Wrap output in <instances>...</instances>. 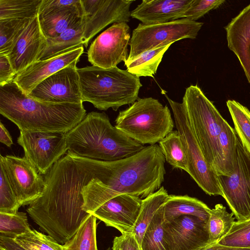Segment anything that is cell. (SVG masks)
Segmentation results:
<instances>
[{"label": "cell", "mask_w": 250, "mask_h": 250, "mask_svg": "<svg viewBox=\"0 0 250 250\" xmlns=\"http://www.w3.org/2000/svg\"><path fill=\"white\" fill-rule=\"evenodd\" d=\"M0 142L8 147H10L13 144L9 132L1 122H0Z\"/></svg>", "instance_id": "obj_43"}, {"label": "cell", "mask_w": 250, "mask_h": 250, "mask_svg": "<svg viewBox=\"0 0 250 250\" xmlns=\"http://www.w3.org/2000/svg\"><path fill=\"white\" fill-rule=\"evenodd\" d=\"M83 30L81 19L56 37L48 38L40 60L52 58L71 48L83 46Z\"/></svg>", "instance_id": "obj_24"}, {"label": "cell", "mask_w": 250, "mask_h": 250, "mask_svg": "<svg viewBox=\"0 0 250 250\" xmlns=\"http://www.w3.org/2000/svg\"><path fill=\"white\" fill-rule=\"evenodd\" d=\"M224 0H192L188 8L180 14L178 20L186 18L196 21L209 11L219 7Z\"/></svg>", "instance_id": "obj_39"}, {"label": "cell", "mask_w": 250, "mask_h": 250, "mask_svg": "<svg viewBox=\"0 0 250 250\" xmlns=\"http://www.w3.org/2000/svg\"><path fill=\"white\" fill-rule=\"evenodd\" d=\"M166 161L173 168L188 172V162L185 147L178 131L170 132L159 141Z\"/></svg>", "instance_id": "obj_29"}, {"label": "cell", "mask_w": 250, "mask_h": 250, "mask_svg": "<svg viewBox=\"0 0 250 250\" xmlns=\"http://www.w3.org/2000/svg\"><path fill=\"white\" fill-rule=\"evenodd\" d=\"M163 205L155 214L144 234L141 245L142 250H171L164 228Z\"/></svg>", "instance_id": "obj_31"}, {"label": "cell", "mask_w": 250, "mask_h": 250, "mask_svg": "<svg viewBox=\"0 0 250 250\" xmlns=\"http://www.w3.org/2000/svg\"><path fill=\"white\" fill-rule=\"evenodd\" d=\"M0 113L20 131L66 133L86 115L83 104H55L25 94L13 80L0 85Z\"/></svg>", "instance_id": "obj_3"}, {"label": "cell", "mask_w": 250, "mask_h": 250, "mask_svg": "<svg viewBox=\"0 0 250 250\" xmlns=\"http://www.w3.org/2000/svg\"><path fill=\"white\" fill-rule=\"evenodd\" d=\"M32 19L0 20V54L10 52Z\"/></svg>", "instance_id": "obj_33"}, {"label": "cell", "mask_w": 250, "mask_h": 250, "mask_svg": "<svg viewBox=\"0 0 250 250\" xmlns=\"http://www.w3.org/2000/svg\"><path fill=\"white\" fill-rule=\"evenodd\" d=\"M46 41L38 16L32 19L7 55L16 75L40 60Z\"/></svg>", "instance_id": "obj_20"}, {"label": "cell", "mask_w": 250, "mask_h": 250, "mask_svg": "<svg viewBox=\"0 0 250 250\" xmlns=\"http://www.w3.org/2000/svg\"><path fill=\"white\" fill-rule=\"evenodd\" d=\"M222 197L238 221L250 218V152L237 135L235 167L229 176L217 175Z\"/></svg>", "instance_id": "obj_10"}, {"label": "cell", "mask_w": 250, "mask_h": 250, "mask_svg": "<svg viewBox=\"0 0 250 250\" xmlns=\"http://www.w3.org/2000/svg\"><path fill=\"white\" fill-rule=\"evenodd\" d=\"M225 29L228 47L238 59L250 84V3Z\"/></svg>", "instance_id": "obj_21"}, {"label": "cell", "mask_w": 250, "mask_h": 250, "mask_svg": "<svg viewBox=\"0 0 250 250\" xmlns=\"http://www.w3.org/2000/svg\"><path fill=\"white\" fill-rule=\"evenodd\" d=\"M237 134L235 130L224 120L218 136L223 158V175H231L235 167Z\"/></svg>", "instance_id": "obj_32"}, {"label": "cell", "mask_w": 250, "mask_h": 250, "mask_svg": "<svg viewBox=\"0 0 250 250\" xmlns=\"http://www.w3.org/2000/svg\"><path fill=\"white\" fill-rule=\"evenodd\" d=\"M0 250H26L14 239L0 236Z\"/></svg>", "instance_id": "obj_42"}, {"label": "cell", "mask_w": 250, "mask_h": 250, "mask_svg": "<svg viewBox=\"0 0 250 250\" xmlns=\"http://www.w3.org/2000/svg\"><path fill=\"white\" fill-rule=\"evenodd\" d=\"M0 166L9 179L21 206L29 205L42 194L44 177L25 157L0 155Z\"/></svg>", "instance_id": "obj_14"}, {"label": "cell", "mask_w": 250, "mask_h": 250, "mask_svg": "<svg viewBox=\"0 0 250 250\" xmlns=\"http://www.w3.org/2000/svg\"><path fill=\"white\" fill-rule=\"evenodd\" d=\"M68 151L79 157L111 162L133 155L145 148L113 126L104 112L86 114L65 133Z\"/></svg>", "instance_id": "obj_4"}, {"label": "cell", "mask_w": 250, "mask_h": 250, "mask_svg": "<svg viewBox=\"0 0 250 250\" xmlns=\"http://www.w3.org/2000/svg\"><path fill=\"white\" fill-rule=\"evenodd\" d=\"M171 44L147 51L135 59L125 62L127 70L138 77H153L163 56Z\"/></svg>", "instance_id": "obj_26"}, {"label": "cell", "mask_w": 250, "mask_h": 250, "mask_svg": "<svg viewBox=\"0 0 250 250\" xmlns=\"http://www.w3.org/2000/svg\"><path fill=\"white\" fill-rule=\"evenodd\" d=\"M198 250H250V248H237L220 245L217 243L208 245Z\"/></svg>", "instance_id": "obj_44"}, {"label": "cell", "mask_w": 250, "mask_h": 250, "mask_svg": "<svg viewBox=\"0 0 250 250\" xmlns=\"http://www.w3.org/2000/svg\"><path fill=\"white\" fill-rule=\"evenodd\" d=\"M42 0H0V20L33 19Z\"/></svg>", "instance_id": "obj_30"}, {"label": "cell", "mask_w": 250, "mask_h": 250, "mask_svg": "<svg viewBox=\"0 0 250 250\" xmlns=\"http://www.w3.org/2000/svg\"><path fill=\"white\" fill-rule=\"evenodd\" d=\"M192 0H143L131 11L130 17L146 25L166 23L178 20Z\"/></svg>", "instance_id": "obj_22"}, {"label": "cell", "mask_w": 250, "mask_h": 250, "mask_svg": "<svg viewBox=\"0 0 250 250\" xmlns=\"http://www.w3.org/2000/svg\"><path fill=\"white\" fill-rule=\"evenodd\" d=\"M14 240L26 250H64L59 244L49 235L32 229Z\"/></svg>", "instance_id": "obj_36"}, {"label": "cell", "mask_w": 250, "mask_h": 250, "mask_svg": "<svg viewBox=\"0 0 250 250\" xmlns=\"http://www.w3.org/2000/svg\"><path fill=\"white\" fill-rule=\"evenodd\" d=\"M166 159L159 145L145 147L129 157L105 161L104 176L92 179L82 189L83 208L92 213L121 194L142 199L157 191L164 181Z\"/></svg>", "instance_id": "obj_2"}, {"label": "cell", "mask_w": 250, "mask_h": 250, "mask_svg": "<svg viewBox=\"0 0 250 250\" xmlns=\"http://www.w3.org/2000/svg\"><path fill=\"white\" fill-rule=\"evenodd\" d=\"M83 15L81 0H42L39 21L46 39L59 36Z\"/></svg>", "instance_id": "obj_17"}, {"label": "cell", "mask_w": 250, "mask_h": 250, "mask_svg": "<svg viewBox=\"0 0 250 250\" xmlns=\"http://www.w3.org/2000/svg\"><path fill=\"white\" fill-rule=\"evenodd\" d=\"M183 102L191 127L206 161L217 175H224L218 136L225 119L197 85L187 88Z\"/></svg>", "instance_id": "obj_6"}, {"label": "cell", "mask_w": 250, "mask_h": 250, "mask_svg": "<svg viewBox=\"0 0 250 250\" xmlns=\"http://www.w3.org/2000/svg\"><path fill=\"white\" fill-rule=\"evenodd\" d=\"M112 250H142L141 246L132 233H124L114 238Z\"/></svg>", "instance_id": "obj_40"}, {"label": "cell", "mask_w": 250, "mask_h": 250, "mask_svg": "<svg viewBox=\"0 0 250 250\" xmlns=\"http://www.w3.org/2000/svg\"><path fill=\"white\" fill-rule=\"evenodd\" d=\"M27 95L46 103L83 104L76 65L65 67L45 79Z\"/></svg>", "instance_id": "obj_15"}, {"label": "cell", "mask_w": 250, "mask_h": 250, "mask_svg": "<svg viewBox=\"0 0 250 250\" xmlns=\"http://www.w3.org/2000/svg\"><path fill=\"white\" fill-rule=\"evenodd\" d=\"M77 72L83 102H89L99 110L111 108L117 111L139 98L142 86L140 78L127 70L92 65L77 68Z\"/></svg>", "instance_id": "obj_5"}, {"label": "cell", "mask_w": 250, "mask_h": 250, "mask_svg": "<svg viewBox=\"0 0 250 250\" xmlns=\"http://www.w3.org/2000/svg\"><path fill=\"white\" fill-rule=\"evenodd\" d=\"M203 23L183 18L155 24H139L133 30L129 45L130 51L125 62L143 53L184 39H194Z\"/></svg>", "instance_id": "obj_9"}, {"label": "cell", "mask_w": 250, "mask_h": 250, "mask_svg": "<svg viewBox=\"0 0 250 250\" xmlns=\"http://www.w3.org/2000/svg\"><path fill=\"white\" fill-rule=\"evenodd\" d=\"M83 53V46L75 47L47 59L39 60L17 74L13 81L26 95L42 81L70 65H76Z\"/></svg>", "instance_id": "obj_18"}, {"label": "cell", "mask_w": 250, "mask_h": 250, "mask_svg": "<svg viewBox=\"0 0 250 250\" xmlns=\"http://www.w3.org/2000/svg\"><path fill=\"white\" fill-rule=\"evenodd\" d=\"M130 28L127 22L113 23L91 43L87 51L88 61L92 65L103 68L117 66L128 57Z\"/></svg>", "instance_id": "obj_12"}, {"label": "cell", "mask_w": 250, "mask_h": 250, "mask_svg": "<svg viewBox=\"0 0 250 250\" xmlns=\"http://www.w3.org/2000/svg\"></svg>", "instance_id": "obj_45"}, {"label": "cell", "mask_w": 250, "mask_h": 250, "mask_svg": "<svg viewBox=\"0 0 250 250\" xmlns=\"http://www.w3.org/2000/svg\"><path fill=\"white\" fill-rule=\"evenodd\" d=\"M168 195L167 190L161 187L157 191L142 199L140 211L132 232L140 246L148 226Z\"/></svg>", "instance_id": "obj_25"}, {"label": "cell", "mask_w": 250, "mask_h": 250, "mask_svg": "<svg viewBox=\"0 0 250 250\" xmlns=\"http://www.w3.org/2000/svg\"><path fill=\"white\" fill-rule=\"evenodd\" d=\"M237 248H250V218L235 221L228 233L217 243Z\"/></svg>", "instance_id": "obj_37"}, {"label": "cell", "mask_w": 250, "mask_h": 250, "mask_svg": "<svg viewBox=\"0 0 250 250\" xmlns=\"http://www.w3.org/2000/svg\"><path fill=\"white\" fill-rule=\"evenodd\" d=\"M104 164L67 151L45 175L42 194L26 211L40 229L59 244L68 241L90 214L83 209L82 191L92 179H102Z\"/></svg>", "instance_id": "obj_1"}, {"label": "cell", "mask_w": 250, "mask_h": 250, "mask_svg": "<svg viewBox=\"0 0 250 250\" xmlns=\"http://www.w3.org/2000/svg\"><path fill=\"white\" fill-rule=\"evenodd\" d=\"M227 105L237 134L250 152V111L235 100H228Z\"/></svg>", "instance_id": "obj_34"}, {"label": "cell", "mask_w": 250, "mask_h": 250, "mask_svg": "<svg viewBox=\"0 0 250 250\" xmlns=\"http://www.w3.org/2000/svg\"><path fill=\"white\" fill-rule=\"evenodd\" d=\"M139 197L121 194L106 202L92 213L106 226L122 234L133 232L142 205Z\"/></svg>", "instance_id": "obj_19"}, {"label": "cell", "mask_w": 250, "mask_h": 250, "mask_svg": "<svg viewBox=\"0 0 250 250\" xmlns=\"http://www.w3.org/2000/svg\"><path fill=\"white\" fill-rule=\"evenodd\" d=\"M17 142L24 157L43 175L68 151L63 133L20 131Z\"/></svg>", "instance_id": "obj_11"}, {"label": "cell", "mask_w": 250, "mask_h": 250, "mask_svg": "<svg viewBox=\"0 0 250 250\" xmlns=\"http://www.w3.org/2000/svg\"><path fill=\"white\" fill-rule=\"evenodd\" d=\"M233 215L232 212H228L221 204L210 209L207 221L209 245L217 243L228 233L235 222Z\"/></svg>", "instance_id": "obj_27"}, {"label": "cell", "mask_w": 250, "mask_h": 250, "mask_svg": "<svg viewBox=\"0 0 250 250\" xmlns=\"http://www.w3.org/2000/svg\"><path fill=\"white\" fill-rule=\"evenodd\" d=\"M20 207L6 174L0 166V212L15 214Z\"/></svg>", "instance_id": "obj_38"}, {"label": "cell", "mask_w": 250, "mask_h": 250, "mask_svg": "<svg viewBox=\"0 0 250 250\" xmlns=\"http://www.w3.org/2000/svg\"><path fill=\"white\" fill-rule=\"evenodd\" d=\"M163 208L166 222L182 215H192L207 222L210 210L204 203L187 195H169Z\"/></svg>", "instance_id": "obj_23"}, {"label": "cell", "mask_w": 250, "mask_h": 250, "mask_svg": "<svg viewBox=\"0 0 250 250\" xmlns=\"http://www.w3.org/2000/svg\"><path fill=\"white\" fill-rule=\"evenodd\" d=\"M16 75L7 55L0 54V85L13 81Z\"/></svg>", "instance_id": "obj_41"}, {"label": "cell", "mask_w": 250, "mask_h": 250, "mask_svg": "<svg viewBox=\"0 0 250 250\" xmlns=\"http://www.w3.org/2000/svg\"><path fill=\"white\" fill-rule=\"evenodd\" d=\"M31 230L25 213L0 212V236L14 239Z\"/></svg>", "instance_id": "obj_35"}, {"label": "cell", "mask_w": 250, "mask_h": 250, "mask_svg": "<svg viewBox=\"0 0 250 250\" xmlns=\"http://www.w3.org/2000/svg\"><path fill=\"white\" fill-rule=\"evenodd\" d=\"M164 228L171 250H198L208 245L207 222L192 215H182L169 222Z\"/></svg>", "instance_id": "obj_16"}, {"label": "cell", "mask_w": 250, "mask_h": 250, "mask_svg": "<svg viewBox=\"0 0 250 250\" xmlns=\"http://www.w3.org/2000/svg\"><path fill=\"white\" fill-rule=\"evenodd\" d=\"M131 0H81V18L84 45L103 29L111 23L128 22Z\"/></svg>", "instance_id": "obj_13"}, {"label": "cell", "mask_w": 250, "mask_h": 250, "mask_svg": "<svg viewBox=\"0 0 250 250\" xmlns=\"http://www.w3.org/2000/svg\"><path fill=\"white\" fill-rule=\"evenodd\" d=\"M115 122L116 127L143 145L159 143L175 125L168 106L152 97L138 98L120 111Z\"/></svg>", "instance_id": "obj_7"}, {"label": "cell", "mask_w": 250, "mask_h": 250, "mask_svg": "<svg viewBox=\"0 0 250 250\" xmlns=\"http://www.w3.org/2000/svg\"><path fill=\"white\" fill-rule=\"evenodd\" d=\"M173 113L174 124L185 147L188 167V173L198 186L209 195H221L217 175L206 161L191 127L184 103L173 101L167 95Z\"/></svg>", "instance_id": "obj_8"}, {"label": "cell", "mask_w": 250, "mask_h": 250, "mask_svg": "<svg viewBox=\"0 0 250 250\" xmlns=\"http://www.w3.org/2000/svg\"><path fill=\"white\" fill-rule=\"evenodd\" d=\"M97 218L90 214L72 237L62 245L64 250H98L96 240Z\"/></svg>", "instance_id": "obj_28"}]
</instances>
